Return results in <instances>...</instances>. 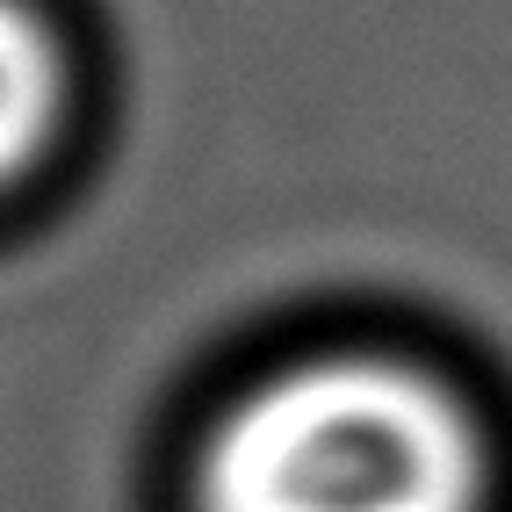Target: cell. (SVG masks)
I'll use <instances>...</instances> for the list:
<instances>
[{
    "label": "cell",
    "mask_w": 512,
    "mask_h": 512,
    "mask_svg": "<svg viewBox=\"0 0 512 512\" xmlns=\"http://www.w3.org/2000/svg\"><path fill=\"white\" fill-rule=\"evenodd\" d=\"M484 448L433 375L318 354L267 375L202 448V512H476Z\"/></svg>",
    "instance_id": "obj_1"
},
{
    "label": "cell",
    "mask_w": 512,
    "mask_h": 512,
    "mask_svg": "<svg viewBox=\"0 0 512 512\" xmlns=\"http://www.w3.org/2000/svg\"><path fill=\"white\" fill-rule=\"evenodd\" d=\"M65 51L29 0H0V188L22 181L58 138Z\"/></svg>",
    "instance_id": "obj_2"
}]
</instances>
